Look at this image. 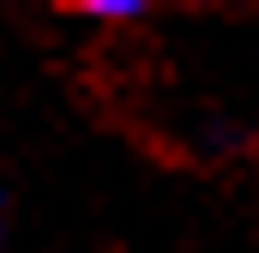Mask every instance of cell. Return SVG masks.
Listing matches in <instances>:
<instances>
[{
    "instance_id": "6da1fadb",
    "label": "cell",
    "mask_w": 259,
    "mask_h": 253,
    "mask_svg": "<svg viewBox=\"0 0 259 253\" xmlns=\"http://www.w3.org/2000/svg\"><path fill=\"white\" fill-rule=\"evenodd\" d=\"M91 12H97V18H139V12H145V6H121V0H97V6H91Z\"/></svg>"
}]
</instances>
